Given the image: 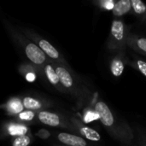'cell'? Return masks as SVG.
Instances as JSON below:
<instances>
[{"label": "cell", "instance_id": "9", "mask_svg": "<svg viewBox=\"0 0 146 146\" xmlns=\"http://www.w3.org/2000/svg\"><path fill=\"white\" fill-rule=\"evenodd\" d=\"M57 140L66 146H89V142L84 138L68 133H59L56 135Z\"/></svg>", "mask_w": 146, "mask_h": 146}, {"label": "cell", "instance_id": "20", "mask_svg": "<svg viewBox=\"0 0 146 146\" xmlns=\"http://www.w3.org/2000/svg\"><path fill=\"white\" fill-rule=\"evenodd\" d=\"M138 146H146V133L142 130H138Z\"/></svg>", "mask_w": 146, "mask_h": 146}, {"label": "cell", "instance_id": "17", "mask_svg": "<svg viewBox=\"0 0 146 146\" xmlns=\"http://www.w3.org/2000/svg\"><path fill=\"white\" fill-rule=\"evenodd\" d=\"M7 109L9 111H10L12 114H15V115H19L21 112L23 111V105H22V102H21L18 99H12L10 102H9L8 105H7Z\"/></svg>", "mask_w": 146, "mask_h": 146}, {"label": "cell", "instance_id": "18", "mask_svg": "<svg viewBox=\"0 0 146 146\" xmlns=\"http://www.w3.org/2000/svg\"><path fill=\"white\" fill-rule=\"evenodd\" d=\"M31 143V139L27 135H20L14 139L12 146H28Z\"/></svg>", "mask_w": 146, "mask_h": 146}, {"label": "cell", "instance_id": "23", "mask_svg": "<svg viewBox=\"0 0 146 146\" xmlns=\"http://www.w3.org/2000/svg\"><path fill=\"white\" fill-rule=\"evenodd\" d=\"M145 25H146V21H145Z\"/></svg>", "mask_w": 146, "mask_h": 146}, {"label": "cell", "instance_id": "15", "mask_svg": "<svg viewBox=\"0 0 146 146\" xmlns=\"http://www.w3.org/2000/svg\"><path fill=\"white\" fill-rule=\"evenodd\" d=\"M22 105L26 110H31V111L41 110L44 106V104L41 101L36 99V98H31V97L24 98L23 101H22Z\"/></svg>", "mask_w": 146, "mask_h": 146}, {"label": "cell", "instance_id": "12", "mask_svg": "<svg viewBox=\"0 0 146 146\" xmlns=\"http://www.w3.org/2000/svg\"><path fill=\"white\" fill-rule=\"evenodd\" d=\"M132 14L131 0H119L116 1L115 5L112 10V15L115 18H121L123 15Z\"/></svg>", "mask_w": 146, "mask_h": 146}, {"label": "cell", "instance_id": "10", "mask_svg": "<svg viewBox=\"0 0 146 146\" xmlns=\"http://www.w3.org/2000/svg\"><path fill=\"white\" fill-rule=\"evenodd\" d=\"M127 47L146 56V38L145 37L129 33L127 40Z\"/></svg>", "mask_w": 146, "mask_h": 146}, {"label": "cell", "instance_id": "8", "mask_svg": "<svg viewBox=\"0 0 146 146\" xmlns=\"http://www.w3.org/2000/svg\"><path fill=\"white\" fill-rule=\"evenodd\" d=\"M127 58L126 50H121L117 51L114 57L111 59L110 62V70L114 77L119 78L122 75L125 69Z\"/></svg>", "mask_w": 146, "mask_h": 146}, {"label": "cell", "instance_id": "6", "mask_svg": "<svg viewBox=\"0 0 146 146\" xmlns=\"http://www.w3.org/2000/svg\"><path fill=\"white\" fill-rule=\"evenodd\" d=\"M38 46L43 50V52L45 54L47 57L51 59L53 62H56L64 66L68 67L67 62H65V59L62 57V56L60 54V52L47 40L44 38H38L37 40Z\"/></svg>", "mask_w": 146, "mask_h": 146}, {"label": "cell", "instance_id": "14", "mask_svg": "<svg viewBox=\"0 0 146 146\" xmlns=\"http://www.w3.org/2000/svg\"><path fill=\"white\" fill-rule=\"evenodd\" d=\"M126 64L139 71L141 74L146 77V61L141 58H134L133 60L127 58Z\"/></svg>", "mask_w": 146, "mask_h": 146}, {"label": "cell", "instance_id": "11", "mask_svg": "<svg viewBox=\"0 0 146 146\" xmlns=\"http://www.w3.org/2000/svg\"><path fill=\"white\" fill-rule=\"evenodd\" d=\"M44 72L45 77L47 78L48 81L53 86H55L58 91H60L62 92H64V93H67L66 91L63 89V87L62 86V85L60 83L58 75H57L56 70H55V67H54L53 62H46L44 65Z\"/></svg>", "mask_w": 146, "mask_h": 146}, {"label": "cell", "instance_id": "21", "mask_svg": "<svg viewBox=\"0 0 146 146\" xmlns=\"http://www.w3.org/2000/svg\"><path fill=\"white\" fill-rule=\"evenodd\" d=\"M37 136L42 139H47L50 137V133L46 129H41L37 133Z\"/></svg>", "mask_w": 146, "mask_h": 146}, {"label": "cell", "instance_id": "16", "mask_svg": "<svg viewBox=\"0 0 146 146\" xmlns=\"http://www.w3.org/2000/svg\"><path fill=\"white\" fill-rule=\"evenodd\" d=\"M116 1L115 0H94L92 3L97 6L98 9L104 11H111L113 10Z\"/></svg>", "mask_w": 146, "mask_h": 146}, {"label": "cell", "instance_id": "5", "mask_svg": "<svg viewBox=\"0 0 146 146\" xmlns=\"http://www.w3.org/2000/svg\"><path fill=\"white\" fill-rule=\"evenodd\" d=\"M69 121L73 126L74 133L76 135H79L87 141L91 142H99L101 140V135L100 133L96 131L95 129L86 126L85 123H83L80 120L77 119L76 117L71 116L69 118Z\"/></svg>", "mask_w": 146, "mask_h": 146}, {"label": "cell", "instance_id": "13", "mask_svg": "<svg viewBox=\"0 0 146 146\" xmlns=\"http://www.w3.org/2000/svg\"><path fill=\"white\" fill-rule=\"evenodd\" d=\"M132 14L141 20L143 23L146 21V4L141 0H131Z\"/></svg>", "mask_w": 146, "mask_h": 146}, {"label": "cell", "instance_id": "24", "mask_svg": "<svg viewBox=\"0 0 146 146\" xmlns=\"http://www.w3.org/2000/svg\"><path fill=\"white\" fill-rule=\"evenodd\" d=\"M63 146H66V145H63Z\"/></svg>", "mask_w": 146, "mask_h": 146}, {"label": "cell", "instance_id": "4", "mask_svg": "<svg viewBox=\"0 0 146 146\" xmlns=\"http://www.w3.org/2000/svg\"><path fill=\"white\" fill-rule=\"evenodd\" d=\"M37 117L41 123L47 125L49 127H63L74 132V128L69 119H67L66 117L60 115L58 114L47 110H41L38 113Z\"/></svg>", "mask_w": 146, "mask_h": 146}, {"label": "cell", "instance_id": "19", "mask_svg": "<svg viewBox=\"0 0 146 146\" xmlns=\"http://www.w3.org/2000/svg\"><path fill=\"white\" fill-rule=\"evenodd\" d=\"M18 117L23 121H30L35 117V113L31 110H23L18 115Z\"/></svg>", "mask_w": 146, "mask_h": 146}, {"label": "cell", "instance_id": "3", "mask_svg": "<svg viewBox=\"0 0 146 146\" xmlns=\"http://www.w3.org/2000/svg\"><path fill=\"white\" fill-rule=\"evenodd\" d=\"M53 64L58 75L60 83L66 92L73 95L74 97L80 98L87 88L82 86V85L78 81L77 78L71 73L70 68H68L67 66L56 62H53Z\"/></svg>", "mask_w": 146, "mask_h": 146}, {"label": "cell", "instance_id": "25", "mask_svg": "<svg viewBox=\"0 0 146 146\" xmlns=\"http://www.w3.org/2000/svg\"><path fill=\"white\" fill-rule=\"evenodd\" d=\"M135 146H138V145H135Z\"/></svg>", "mask_w": 146, "mask_h": 146}, {"label": "cell", "instance_id": "22", "mask_svg": "<svg viewBox=\"0 0 146 146\" xmlns=\"http://www.w3.org/2000/svg\"><path fill=\"white\" fill-rule=\"evenodd\" d=\"M26 79H27L28 81L32 82V81H33V80H35V74H33V73H28V74L26 75Z\"/></svg>", "mask_w": 146, "mask_h": 146}, {"label": "cell", "instance_id": "1", "mask_svg": "<svg viewBox=\"0 0 146 146\" xmlns=\"http://www.w3.org/2000/svg\"><path fill=\"white\" fill-rule=\"evenodd\" d=\"M94 109L101 124L113 139L127 145L133 143L135 134L131 126L123 119L116 116L104 101L98 99Z\"/></svg>", "mask_w": 146, "mask_h": 146}, {"label": "cell", "instance_id": "2", "mask_svg": "<svg viewBox=\"0 0 146 146\" xmlns=\"http://www.w3.org/2000/svg\"><path fill=\"white\" fill-rule=\"evenodd\" d=\"M129 28L121 18H115L110 27V32L106 42V47L111 51L126 50Z\"/></svg>", "mask_w": 146, "mask_h": 146}, {"label": "cell", "instance_id": "7", "mask_svg": "<svg viewBox=\"0 0 146 146\" xmlns=\"http://www.w3.org/2000/svg\"><path fill=\"white\" fill-rule=\"evenodd\" d=\"M25 53L27 57L37 66H42L47 62V56L38 44L34 43H28L25 46Z\"/></svg>", "mask_w": 146, "mask_h": 146}]
</instances>
